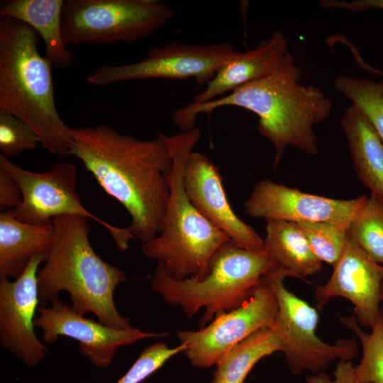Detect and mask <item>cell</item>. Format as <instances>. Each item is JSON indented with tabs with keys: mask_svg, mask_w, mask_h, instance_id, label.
I'll return each instance as SVG.
<instances>
[{
	"mask_svg": "<svg viewBox=\"0 0 383 383\" xmlns=\"http://www.w3.org/2000/svg\"><path fill=\"white\" fill-rule=\"evenodd\" d=\"M68 155L79 159L104 192L126 209L135 238L143 244L160 233L172 168L160 133L141 140L107 125L71 128Z\"/></svg>",
	"mask_w": 383,
	"mask_h": 383,
	"instance_id": "1",
	"label": "cell"
},
{
	"mask_svg": "<svg viewBox=\"0 0 383 383\" xmlns=\"http://www.w3.org/2000/svg\"><path fill=\"white\" fill-rule=\"evenodd\" d=\"M302 70L287 52L270 74L251 82L229 94L205 103L192 102L176 110L172 121L182 131L195 128L196 117L227 106L250 111L258 117L259 134L274 150L273 167L282 160L287 146L317 155L313 128L331 114L333 102L320 87L301 83Z\"/></svg>",
	"mask_w": 383,
	"mask_h": 383,
	"instance_id": "2",
	"label": "cell"
},
{
	"mask_svg": "<svg viewBox=\"0 0 383 383\" xmlns=\"http://www.w3.org/2000/svg\"><path fill=\"white\" fill-rule=\"evenodd\" d=\"M52 224V243L37 274L40 302L45 306L65 291L78 314L91 313L109 327L130 328L129 320L118 312L113 299L115 289L127 277L95 252L89 239L87 218L58 216Z\"/></svg>",
	"mask_w": 383,
	"mask_h": 383,
	"instance_id": "3",
	"label": "cell"
},
{
	"mask_svg": "<svg viewBox=\"0 0 383 383\" xmlns=\"http://www.w3.org/2000/svg\"><path fill=\"white\" fill-rule=\"evenodd\" d=\"M38 33L23 22L0 16V109L35 131L42 147L67 156L71 128L55 101L52 65L38 52Z\"/></svg>",
	"mask_w": 383,
	"mask_h": 383,
	"instance_id": "4",
	"label": "cell"
},
{
	"mask_svg": "<svg viewBox=\"0 0 383 383\" xmlns=\"http://www.w3.org/2000/svg\"><path fill=\"white\" fill-rule=\"evenodd\" d=\"M160 134L172 160L170 196L160 233L143 243L142 251L174 279L199 278L206 272L215 252L231 241L197 210L184 187L187 161L201 137V131L195 127L170 136Z\"/></svg>",
	"mask_w": 383,
	"mask_h": 383,
	"instance_id": "5",
	"label": "cell"
},
{
	"mask_svg": "<svg viewBox=\"0 0 383 383\" xmlns=\"http://www.w3.org/2000/svg\"><path fill=\"white\" fill-rule=\"evenodd\" d=\"M279 268L265 248L250 250L228 241L215 252L203 277L174 279L157 264L150 287L167 304L181 308L188 318L204 309L199 321L202 328L218 314L240 306L267 274Z\"/></svg>",
	"mask_w": 383,
	"mask_h": 383,
	"instance_id": "6",
	"label": "cell"
},
{
	"mask_svg": "<svg viewBox=\"0 0 383 383\" xmlns=\"http://www.w3.org/2000/svg\"><path fill=\"white\" fill-rule=\"evenodd\" d=\"M174 13L157 0H65L63 38L67 45L133 43L163 27Z\"/></svg>",
	"mask_w": 383,
	"mask_h": 383,
	"instance_id": "7",
	"label": "cell"
},
{
	"mask_svg": "<svg viewBox=\"0 0 383 383\" xmlns=\"http://www.w3.org/2000/svg\"><path fill=\"white\" fill-rule=\"evenodd\" d=\"M0 168L17 183L22 201L11 211L13 216L33 225H50L55 217L79 216L90 218L110 233L118 250L126 251L135 238L128 228L116 227L94 215L82 204L77 191V167L70 162H59L43 172L25 170L2 154Z\"/></svg>",
	"mask_w": 383,
	"mask_h": 383,
	"instance_id": "8",
	"label": "cell"
},
{
	"mask_svg": "<svg viewBox=\"0 0 383 383\" xmlns=\"http://www.w3.org/2000/svg\"><path fill=\"white\" fill-rule=\"evenodd\" d=\"M265 277L278 305L274 328L281 338L282 352L294 374L325 372L331 362L351 360L356 356L358 348L354 340L339 339L329 344L318 338L316 333L318 311L285 287L284 279L291 277L287 270L279 268Z\"/></svg>",
	"mask_w": 383,
	"mask_h": 383,
	"instance_id": "9",
	"label": "cell"
},
{
	"mask_svg": "<svg viewBox=\"0 0 383 383\" xmlns=\"http://www.w3.org/2000/svg\"><path fill=\"white\" fill-rule=\"evenodd\" d=\"M239 52L230 43L209 45L173 41L150 49L138 62L99 67L87 77L97 86L136 79L193 78L201 86L206 84L220 67Z\"/></svg>",
	"mask_w": 383,
	"mask_h": 383,
	"instance_id": "10",
	"label": "cell"
},
{
	"mask_svg": "<svg viewBox=\"0 0 383 383\" xmlns=\"http://www.w3.org/2000/svg\"><path fill=\"white\" fill-rule=\"evenodd\" d=\"M278 313L274 293L265 277L240 306L216 316L197 331L177 333L184 353L193 366L216 365L234 346L257 331L274 327Z\"/></svg>",
	"mask_w": 383,
	"mask_h": 383,
	"instance_id": "11",
	"label": "cell"
},
{
	"mask_svg": "<svg viewBox=\"0 0 383 383\" xmlns=\"http://www.w3.org/2000/svg\"><path fill=\"white\" fill-rule=\"evenodd\" d=\"M38 311L35 326L41 329L44 343H54L60 336L74 339L79 343V352L97 367L110 366L121 347L145 338L168 335L145 332L133 326L126 329L109 327L78 314L58 296L49 306L38 307Z\"/></svg>",
	"mask_w": 383,
	"mask_h": 383,
	"instance_id": "12",
	"label": "cell"
},
{
	"mask_svg": "<svg viewBox=\"0 0 383 383\" xmlns=\"http://www.w3.org/2000/svg\"><path fill=\"white\" fill-rule=\"evenodd\" d=\"M367 198L366 195L349 199L330 198L264 179L254 185L244 206L248 214L255 218L294 223L329 222L349 227Z\"/></svg>",
	"mask_w": 383,
	"mask_h": 383,
	"instance_id": "13",
	"label": "cell"
},
{
	"mask_svg": "<svg viewBox=\"0 0 383 383\" xmlns=\"http://www.w3.org/2000/svg\"><path fill=\"white\" fill-rule=\"evenodd\" d=\"M46 257L35 255L14 281L0 277V343L29 367L38 365L48 353L34 331L40 302L37 274Z\"/></svg>",
	"mask_w": 383,
	"mask_h": 383,
	"instance_id": "14",
	"label": "cell"
},
{
	"mask_svg": "<svg viewBox=\"0 0 383 383\" xmlns=\"http://www.w3.org/2000/svg\"><path fill=\"white\" fill-rule=\"evenodd\" d=\"M332 266L328 280L316 288L317 308H323L333 298H345L353 304L358 323L371 328L382 311L383 266L371 260L350 235L341 255Z\"/></svg>",
	"mask_w": 383,
	"mask_h": 383,
	"instance_id": "15",
	"label": "cell"
},
{
	"mask_svg": "<svg viewBox=\"0 0 383 383\" xmlns=\"http://www.w3.org/2000/svg\"><path fill=\"white\" fill-rule=\"evenodd\" d=\"M184 183L197 210L223 231L235 245L250 250L265 249L264 239L233 211L218 167L204 154L192 152L187 161Z\"/></svg>",
	"mask_w": 383,
	"mask_h": 383,
	"instance_id": "16",
	"label": "cell"
},
{
	"mask_svg": "<svg viewBox=\"0 0 383 383\" xmlns=\"http://www.w3.org/2000/svg\"><path fill=\"white\" fill-rule=\"evenodd\" d=\"M288 43L280 31L262 40L253 49L238 52L217 71L194 102L205 103L223 96L251 82L273 72L288 52Z\"/></svg>",
	"mask_w": 383,
	"mask_h": 383,
	"instance_id": "17",
	"label": "cell"
},
{
	"mask_svg": "<svg viewBox=\"0 0 383 383\" xmlns=\"http://www.w3.org/2000/svg\"><path fill=\"white\" fill-rule=\"evenodd\" d=\"M65 0H7L0 6V16L23 22L42 38L45 57L52 67L70 66L74 55L67 48L62 33V15Z\"/></svg>",
	"mask_w": 383,
	"mask_h": 383,
	"instance_id": "18",
	"label": "cell"
},
{
	"mask_svg": "<svg viewBox=\"0 0 383 383\" xmlns=\"http://www.w3.org/2000/svg\"><path fill=\"white\" fill-rule=\"evenodd\" d=\"M360 181L383 199V143L364 112L350 105L340 119Z\"/></svg>",
	"mask_w": 383,
	"mask_h": 383,
	"instance_id": "19",
	"label": "cell"
},
{
	"mask_svg": "<svg viewBox=\"0 0 383 383\" xmlns=\"http://www.w3.org/2000/svg\"><path fill=\"white\" fill-rule=\"evenodd\" d=\"M52 240V224H30L16 219L11 211L1 212L0 277H19L35 255H48Z\"/></svg>",
	"mask_w": 383,
	"mask_h": 383,
	"instance_id": "20",
	"label": "cell"
},
{
	"mask_svg": "<svg viewBox=\"0 0 383 383\" xmlns=\"http://www.w3.org/2000/svg\"><path fill=\"white\" fill-rule=\"evenodd\" d=\"M263 239L265 248L292 277L305 279L321 270L322 262L311 250L296 223L267 220Z\"/></svg>",
	"mask_w": 383,
	"mask_h": 383,
	"instance_id": "21",
	"label": "cell"
},
{
	"mask_svg": "<svg viewBox=\"0 0 383 383\" xmlns=\"http://www.w3.org/2000/svg\"><path fill=\"white\" fill-rule=\"evenodd\" d=\"M282 350V342L276 329L261 328L234 346L218 362L211 383H243L260 360Z\"/></svg>",
	"mask_w": 383,
	"mask_h": 383,
	"instance_id": "22",
	"label": "cell"
},
{
	"mask_svg": "<svg viewBox=\"0 0 383 383\" xmlns=\"http://www.w3.org/2000/svg\"><path fill=\"white\" fill-rule=\"evenodd\" d=\"M339 320L344 326L353 331L362 347V358L355 366L356 382L383 383V311L370 333L360 328L354 316H340Z\"/></svg>",
	"mask_w": 383,
	"mask_h": 383,
	"instance_id": "23",
	"label": "cell"
},
{
	"mask_svg": "<svg viewBox=\"0 0 383 383\" xmlns=\"http://www.w3.org/2000/svg\"><path fill=\"white\" fill-rule=\"evenodd\" d=\"M349 232L360 249L383 266V199L370 194L351 221Z\"/></svg>",
	"mask_w": 383,
	"mask_h": 383,
	"instance_id": "24",
	"label": "cell"
},
{
	"mask_svg": "<svg viewBox=\"0 0 383 383\" xmlns=\"http://www.w3.org/2000/svg\"><path fill=\"white\" fill-rule=\"evenodd\" d=\"M333 84L364 112L383 143V80L340 75Z\"/></svg>",
	"mask_w": 383,
	"mask_h": 383,
	"instance_id": "25",
	"label": "cell"
},
{
	"mask_svg": "<svg viewBox=\"0 0 383 383\" xmlns=\"http://www.w3.org/2000/svg\"><path fill=\"white\" fill-rule=\"evenodd\" d=\"M318 260L333 265L350 238L349 227L329 222L296 223Z\"/></svg>",
	"mask_w": 383,
	"mask_h": 383,
	"instance_id": "26",
	"label": "cell"
},
{
	"mask_svg": "<svg viewBox=\"0 0 383 383\" xmlns=\"http://www.w3.org/2000/svg\"><path fill=\"white\" fill-rule=\"evenodd\" d=\"M40 138L33 129L11 113L0 109V150L6 158L35 149Z\"/></svg>",
	"mask_w": 383,
	"mask_h": 383,
	"instance_id": "27",
	"label": "cell"
},
{
	"mask_svg": "<svg viewBox=\"0 0 383 383\" xmlns=\"http://www.w3.org/2000/svg\"><path fill=\"white\" fill-rule=\"evenodd\" d=\"M184 349L183 345L179 344L177 347L170 348L164 342H156L149 345L116 383H140L159 370L172 357L179 353H183Z\"/></svg>",
	"mask_w": 383,
	"mask_h": 383,
	"instance_id": "28",
	"label": "cell"
},
{
	"mask_svg": "<svg viewBox=\"0 0 383 383\" xmlns=\"http://www.w3.org/2000/svg\"><path fill=\"white\" fill-rule=\"evenodd\" d=\"M333 374V378L326 372L311 374L306 377V383H357L351 360H338Z\"/></svg>",
	"mask_w": 383,
	"mask_h": 383,
	"instance_id": "29",
	"label": "cell"
},
{
	"mask_svg": "<svg viewBox=\"0 0 383 383\" xmlns=\"http://www.w3.org/2000/svg\"><path fill=\"white\" fill-rule=\"evenodd\" d=\"M22 192L14 179L0 168V209L1 212L12 211L22 201Z\"/></svg>",
	"mask_w": 383,
	"mask_h": 383,
	"instance_id": "30",
	"label": "cell"
},
{
	"mask_svg": "<svg viewBox=\"0 0 383 383\" xmlns=\"http://www.w3.org/2000/svg\"><path fill=\"white\" fill-rule=\"evenodd\" d=\"M320 5L324 9H338L358 12L369 9L383 10V0H322ZM377 74L383 76V70H377Z\"/></svg>",
	"mask_w": 383,
	"mask_h": 383,
	"instance_id": "31",
	"label": "cell"
},
{
	"mask_svg": "<svg viewBox=\"0 0 383 383\" xmlns=\"http://www.w3.org/2000/svg\"><path fill=\"white\" fill-rule=\"evenodd\" d=\"M380 299H381V301H383V283H382V289H381Z\"/></svg>",
	"mask_w": 383,
	"mask_h": 383,
	"instance_id": "32",
	"label": "cell"
}]
</instances>
